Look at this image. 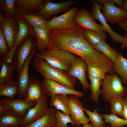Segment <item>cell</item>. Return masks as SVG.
Listing matches in <instances>:
<instances>
[{"label":"cell","mask_w":127,"mask_h":127,"mask_svg":"<svg viewBox=\"0 0 127 127\" xmlns=\"http://www.w3.org/2000/svg\"><path fill=\"white\" fill-rule=\"evenodd\" d=\"M122 8L127 12V0H124V3Z\"/></svg>","instance_id":"obj_44"},{"label":"cell","mask_w":127,"mask_h":127,"mask_svg":"<svg viewBox=\"0 0 127 127\" xmlns=\"http://www.w3.org/2000/svg\"><path fill=\"white\" fill-rule=\"evenodd\" d=\"M10 51L3 30L0 28V56L1 57L5 56L8 54Z\"/></svg>","instance_id":"obj_38"},{"label":"cell","mask_w":127,"mask_h":127,"mask_svg":"<svg viewBox=\"0 0 127 127\" xmlns=\"http://www.w3.org/2000/svg\"><path fill=\"white\" fill-rule=\"evenodd\" d=\"M16 125H12L8 126L7 127H16Z\"/></svg>","instance_id":"obj_47"},{"label":"cell","mask_w":127,"mask_h":127,"mask_svg":"<svg viewBox=\"0 0 127 127\" xmlns=\"http://www.w3.org/2000/svg\"><path fill=\"white\" fill-rule=\"evenodd\" d=\"M83 126L80 127L79 126H75V127H94L92 123H89L83 125Z\"/></svg>","instance_id":"obj_45"},{"label":"cell","mask_w":127,"mask_h":127,"mask_svg":"<svg viewBox=\"0 0 127 127\" xmlns=\"http://www.w3.org/2000/svg\"><path fill=\"white\" fill-rule=\"evenodd\" d=\"M118 24L120 27L127 32V18L122 20Z\"/></svg>","instance_id":"obj_41"},{"label":"cell","mask_w":127,"mask_h":127,"mask_svg":"<svg viewBox=\"0 0 127 127\" xmlns=\"http://www.w3.org/2000/svg\"><path fill=\"white\" fill-rule=\"evenodd\" d=\"M74 3L73 0L65 1L58 3L52 2L50 0H45L41 8L35 15L42 16L48 20L52 15L67 12Z\"/></svg>","instance_id":"obj_9"},{"label":"cell","mask_w":127,"mask_h":127,"mask_svg":"<svg viewBox=\"0 0 127 127\" xmlns=\"http://www.w3.org/2000/svg\"><path fill=\"white\" fill-rule=\"evenodd\" d=\"M84 111L88 116L90 121L94 127L105 126V122L103 119V116L98 112L97 110L94 109L93 111H91L84 108Z\"/></svg>","instance_id":"obj_33"},{"label":"cell","mask_w":127,"mask_h":127,"mask_svg":"<svg viewBox=\"0 0 127 127\" xmlns=\"http://www.w3.org/2000/svg\"><path fill=\"white\" fill-rule=\"evenodd\" d=\"M36 47V37L35 35H30L24 39L16 47L11 63L18 75L30 52Z\"/></svg>","instance_id":"obj_5"},{"label":"cell","mask_w":127,"mask_h":127,"mask_svg":"<svg viewBox=\"0 0 127 127\" xmlns=\"http://www.w3.org/2000/svg\"><path fill=\"white\" fill-rule=\"evenodd\" d=\"M77 11L76 7H73L63 14L47 20V29L49 30L65 31L75 28L77 25L74 17Z\"/></svg>","instance_id":"obj_6"},{"label":"cell","mask_w":127,"mask_h":127,"mask_svg":"<svg viewBox=\"0 0 127 127\" xmlns=\"http://www.w3.org/2000/svg\"><path fill=\"white\" fill-rule=\"evenodd\" d=\"M48 105L47 96L43 94L36 104L29 110L23 118L22 124L27 125L43 117L48 111Z\"/></svg>","instance_id":"obj_10"},{"label":"cell","mask_w":127,"mask_h":127,"mask_svg":"<svg viewBox=\"0 0 127 127\" xmlns=\"http://www.w3.org/2000/svg\"><path fill=\"white\" fill-rule=\"evenodd\" d=\"M113 0H109L104 3L101 8L103 14L107 22L111 24L119 23L122 20L127 18V12L114 4Z\"/></svg>","instance_id":"obj_12"},{"label":"cell","mask_w":127,"mask_h":127,"mask_svg":"<svg viewBox=\"0 0 127 127\" xmlns=\"http://www.w3.org/2000/svg\"><path fill=\"white\" fill-rule=\"evenodd\" d=\"M37 50L36 47L32 51L24 62L20 71L18 74V95L20 99H24L26 98V91L30 80L28 75L29 65L32 59L37 53Z\"/></svg>","instance_id":"obj_13"},{"label":"cell","mask_w":127,"mask_h":127,"mask_svg":"<svg viewBox=\"0 0 127 127\" xmlns=\"http://www.w3.org/2000/svg\"><path fill=\"white\" fill-rule=\"evenodd\" d=\"M102 115L105 122L110 124L114 127H123L127 125V122L126 120L114 114L103 113Z\"/></svg>","instance_id":"obj_34"},{"label":"cell","mask_w":127,"mask_h":127,"mask_svg":"<svg viewBox=\"0 0 127 127\" xmlns=\"http://www.w3.org/2000/svg\"><path fill=\"white\" fill-rule=\"evenodd\" d=\"M33 62L36 69L44 79L54 81L75 89L77 79L69 75L67 72L54 67L43 59L37 57L34 59Z\"/></svg>","instance_id":"obj_2"},{"label":"cell","mask_w":127,"mask_h":127,"mask_svg":"<svg viewBox=\"0 0 127 127\" xmlns=\"http://www.w3.org/2000/svg\"><path fill=\"white\" fill-rule=\"evenodd\" d=\"M56 127H67V124L71 123L72 126L76 125L75 122L71 119L70 115H66L60 111L56 109Z\"/></svg>","instance_id":"obj_37"},{"label":"cell","mask_w":127,"mask_h":127,"mask_svg":"<svg viewBox=\"0 0 127 127\" xmlns=\"http://www.w3.org/2000/svg\"><path fill=\"white\" fill-rule=\"evenodd\" d=\"M77 25L84 28L93 30L98 33L104 32L103 27L97 24L88 11L85 8H80L78 10L74 17Z\"/></svg>","instance_id":"obj_14"},{"label":"cell","mask_w":127,"mask_h":127,"mask_svg":"<svg viewBox=\"0 0 127 127\" xmlns=\"http://www.w3.org/2000/svg\"><path fill=\"white\" fill-rule=\"evenodd\" d=\"M123 97L114 99L109 103L110 104V111L111 113L123 119H124V116L123 113Z\"/></svg>","instance_id":"obj_36"},{"label":"cell","mask_w":127,"mask_h":127,"mask_svg":"<svg viewBox=\"0 0 127 127\" xmlns=\"http://www.w3.org/2000/svg\"><path fill=\"white\" fill-rule=\"evenodd\" d=\"M49 105L50 107H53L56 110L62 111L65 115H70L67 95L58 94L53 95L51 98Z\"/></svg>","instance_id":"obj_22"},{"label":"cell","mask_w":127,"mask_h":127,"mask_svg":"<svg viewBox=\"0 0 127 127\" xmlns=\"http://www.w3.org/2000/svg\"><path fill=\"white\" fill-rule=\"evenodd\" d=\"M14 17L18 24L19 29L14 45L9 52L12 56H13L16 47L24 39L30 35H35L33 28L26 22L20 14L17 13Z\"/></svg>","instance_id":"obj_18"},{"label":"cell","mask_w":127,"mask_h":127,"mask_svg":"<svg viewBox=\"0 0 127 127\" xmlns=\"http://www.w3.org/2000/svg\"><path fill=\"white\" fill-rule=\"evenodd\" d=\"M92 47L97 51L102 52L114 63L116 60L119 53L107 44L104 40H102Z\"/></svg>","instance_id":"obj_26"},{"label":"cell","mask_w":127,"mask_h":127,"mask_svg":"<svg viewBox=\"0 0 127 127\" xmlns=\"http://www.w3.org/2000/svg\"><path fill=\"white\" fill-rule=\"evenodd\" d=\"M94 4L92 7L91 15L95 20H98L101 24L104 31L108 33L111 37L113 42H118L121 44L122 48L124 47L123 36L119 35L114 31L104 17L100 10L102 6L94 1Z\"/></svg>","instance_id":"obj_15"},{"label":"cell","mask_w":127,"mask_h":127,"mask_svg":"<svg viewBox=\"0 0 127 127\" xmlns=\"http://www.w3.org/2000/svg\"><path fill=\"white\" fill-rule=\"evenodd\" d=\"M56 109L54 107L49 108L47 113L40 119L24 127H53L56 123Z\"/></svg>","instance_id":"obj_21"},{"label":"cell","mask_w":127,"mask_h":127,"mask_svg":"<svg viewBox=\"0 0 127 127\" xmlns=\"http://www.w3.org/2000/svg\"><path fill=\"white\" fill-rule=\"evenodd\" d=\"M87 71L88 75L91 77L100 78L103 79L104 78L106 73H108L112 74L115 72L108 68H100L90 66H87Z\"/></svg>","instance_id":"obj_35"},{"label":"cell","mask_w":127,"mask_h":127,"mask_svg":"<svg viewBox=\"0 0 127 127\" xmlns=\"http://www.w3.org/2000/svg\"><path fill=\"white\" fill-rule=\"evenodd\" d=\"M124 41V46L127 50V33L123 36Z\"/></svg>","instance_id":"obj_43"},{"label":"cell","mask_w":127,"mask_h":127,"mask_svg":"<svg viewBox=\"0 0 127 127\" xmlns=\"http://www.w3.org/2000/svg\"><path fill=\"white\" fill-rule=\"evenodd\" d=\"M125 96L127 97V86L125 87Z\"/></svg>","instance_id":"obj_46"},{"label":"cell","mask_w":127,"mask_h":127,"mask_svg":"<svg viewBox=\"0 0 127 127\" xmlns=\"http://www.w3.org/2000/svg\"><path fill=\"white\" fill-rule=\"evenodd\" d=\"M45 0H17L15 6L20 14L35 15L42 7Z\"/></svg>","instance_id":"obj_19"},{"label":"cell","mask_w":127,"mask_h":127,"mask_svg":"<svg viewBox=\"0 0 127 127\" xmlns=\"http://www.w3.org/2000/svg\"><path fill=\"white\" fill-rule=\"evenodd\" d=\"M15 69L11 63L0 60V84L13 80V73Z\"/></svg>","instance_id":"obj_28"},{"label":"cell","mask_w":127,"mask_h":127,"mask_svg":"<svg viewBox=\"0 0 127 127\" xmlns=\"http://www.w3.org/2000/svg\"></svg>","instance_id":"obj_49"},{"label":"cell","mask_w":127,"mask_h":127,"mask_svg":"<svg viewBox=\"0 0 127 127\" xmlns=\"http://www.w3.org/2000/svg\"><path fill=\"white\" fill-rule=\"evenodd\" d=\"M113 66L115 72L119 75L123 85L127 86V59L123 56L121 52L119 53Z\"/></svg>","instance_id":"obj_23"},{"label":"cell","mask_w":127,"mask_h":127,"mask_svg":"<svg viewBox=\"0 0 127 127\" xmlns=\"http://www.w3.org/2000/svg\"><path fill=\"white\" fill-rule=\"evenodd\" d=\"M19 93L18 82L13 80L9 82L0 84V95L13 98Z\"/></svg>","instance_id":"obj_29"},{"label":"cell","mask_w":127,"mask_h":127,"mask_svg":"<svg viewBox=\"0 0 127 127\" xmlns=\"http://www.w3.org/2000/svg\"><path fill=\"white\" fill-rule=\"evenodd\" d=\"M9 110L11 111L23 118L29 110L34 107L37 102H30L25 99L13 98L1 99Z\"/></svg>","instance_id":"obj_17"},{"label":"cell","mask_w":127,"mask_h":127,"mask_svg":"<svg viewBox=\"0 0 127 127\" xmlns=\"http://www.w3.org/2000/svg\"><path fill=\"white\" fill-rule=\"evenodd\" d=\"M36 57L42 59L51 65L67 72L77 58L64 50L48 48L37 53Z\"/></svg>","instance_id":"obj_3"},{"label":"cell","mask_w":127,"mask_h":127,"mask_svg":"<svg viewBox=\"0 0 127 127\" xmlns=\"http://www.w3.org/2000/svg\"><path fill=\"white\" fill-rule=\"evenodd\" d=\"M41 81L33 75L30 78V82L26 91V100L37 102L43 94L41 89Z\"/></svg>","instance_id":"obj_20"},{"label":"cell","mask_w":127,"mask_h":127,"mask_svg":"<svg viewBox=\"0 0 127 127\" xmlns=\"http://www.w3.org/2000/svg\"><path fill=\"white\" fill-rule=\"evenodd\" d=\"M23 118L11 111H8L0 115L1 127L22 124Z\"/></svg>","instance_id":"obj_25"},{"label":"cell","mask_w":127,"mask_h":127,"mask_svg":"<svg viewBox=\"0 0 127 127\" xmlns=\"http://www.w3.org/2000/svg\"><path fill=\"white\" fill-rule=\"evenodd\" d=\"M87 65L85 61L81 58H77L67 72L68 74L79 81L84 91H87L90 84L87 79L86 73Z\"/></svg>","instance_id":"obj_16"},{"label":"cell","mask_w":127,"mask_h":127,"mask_svg":"<svg viewBox=\"0 0 127 127\" xmlns=\"http://www.w3.org/2000/svg\"><path fill=\"white\" fill-rule=\"evenodd\" d=\"M0 28L3 30L7 45L10 50L13 47L18 33V24L14 17H6L0 22Z\"/></svg>","instance_id":"obj_11"},{"label":"cell","mask_w":127,"mask_h":127,"mask_svg":"<svg viewBox=\"0 0 127 127\" xmlns=\"http://www.w3.org/2000/svg\"><path fill=\"white\" fill-rule=\"evenodd\" d=\"M20 15L26 22L33 28H39L48 29L47 27V20L43 17L34 14Z\"/></svg>","instance_id":"obj_31"},{"label":"cell","mask_w":127,"mask_h":127,"mask_svg":"<svg viewBox=\"0 0 127 127\" xmlns=\"http://www.w3.org/2000/svg\"><path fill=\"white\" fill-rule=\"evenodd\" d=\"M17 0H0V11L6 17H14L17 13L15 4Z\"/></svg>","instance_id":"obj_32"},{"label":"cell","mask_w":127,"mask_h":127,"mask_svg":"<svg viewBox=\"0 0 127 127\" xmlns=\"http://www.w3.org/2000/svg\"><path fill=\"white\" fill-rule=\"evenodd\" d=\"M106 127L105 126H104V127ZM109 127H113L111 125L110 126H109Z\"/></svg>","instance_id":"obj_48"},{"label":"cell","mask_w":127,"mask_h":127,"mask_svg":"<svg viewBox=\"0 0 127 127\" xmlns=\"http://www.w3.org/2000/svg\"><path fill=\"white\" fill-rule=\"evenodd\" d=\"M68 97L70 115L71 119L75 123L76 126L88 124L90 121L84 114L83 103L75 95H69Z\"/></svg>","instance_id":"obj_8"},{"label":"cell","mask_w":127,"mask_h":127,"mask_svg":"<svg viewBox=\"0 0 127 127\" xmlns=\"http://www.w3.org/2000/svg\"><path fill=\"white\" fill-rule=\"evenodd\" d=\"M102 86L101 95L107 103H109L114 99L125 96V87L115 72L112 74H106Z\"/></svg>","instance_id":"obj_4"},{"label":"cell","mask_w":127,"mask_h":127,"mask_svg":"<svg viewBox=\"0 0 127 127\" xmlns=\"http://www.w3.org/2000/svg\"><path fill=\"white\" fill-rule=\"evenodd\" d=\"M113 0L115 3L119 7L122 8L124 3V0Z\"/></svg>","instance_id":"obj_42"},{"label":"cell","mask_w":127,"mask_h":127,"mask_svg":"<svg viewBox=\"0 0 127 127\" xmlns=\"http://www.w3.org/2000/svg\"><path fill=\"white\" fill-rule=\"evenodd\" d=\"M83 35L87 43L92 47L102 40H105L107 37V34L104 32L99 33L92 30L85 28H84Z\"/></svg>","instance_id":"obj_27"},{"label":"cell","mask_w":127,"mask_h":127,"mask_svg":"<svg viewBox=\"0 0 127 127\" xmlns=\"http://www.w3.org/2000/svg\"><path fill=\"white\" fill-rule=\"evenodd\" d=\"M84 28L77 25L69 30H49L48 49L65 50L83 59L87 66L111 68L113 63L89 44L83 35Z\"/></svg>","instance_id":"obj_1"},{"label":"cell","mask_w":127,"mask_h":127,"mask_svg":"<svg viewBox=\"0 0 127 127\" xmlns=\"http://www.w3.org/2000/svg\"><path fill=\"white\" fill-rule=\"evenodd\" d=\"M88 78L90 81V85L89 87L91 91L90 99L96 103L99 101V97L101 95L103 79L100 78L92 77L88 75Z\"/></svg>","instance_id":"obj_30"},{"label":"cell","mask_w":127,"mask_h":127,"mask_svg":"<svg viewBox=\"0 0 127 127\" xmlns=\"http://www.w3.org/2000/svg\"><path fill=\"white\" fill-rule=\"evenodd\" d=\"M33 28L36 38L37 50L40 52L47 49L49 30L40 28Z\"/></svg>","instance_id":"obj_24"},{"label":"cell","mask_w":127,"mask_h":127,"mask_svg":"<svg viewBox=\"0 0 127 127\" xmlns=\"http://www.w3.org/2000/svg\"><path fill=\"white\" fill-rule=\"evenodd\" d=\"M123 115L124 119L127 122V97L124 96L123 98Z\"/></svg>","instance_id":"obj_39"},{"label":"cell","mask_w":127,"mask_h":127,"mask_svg":"<svg viewBox=\"0 0 127 127\" xmlns=\"http://www.w3.org/2000/svg\"><path fill=\"white\" fill-rule=\"evenodd\" d=\"M8 110L6 105L1 99L0 100V115L4 113Z\"/></svg>","instance_id":"obj_40"},{"label":"cell","mask_w":127,"mask_h":127,"mask_svg":"<svg viewBox=\"0 0 127 127\" xmlns=\"http://www.w3.org/2000/svg\"><path fill=\"white\" fill-rule=\"evenodd\" d=\"M41 89L43 94L50 98L58 94L73 95L79 98L85 96L84 94L81 91L71 88L54 81L44 79L41 81Z\"/></svg>","instance_id":"obj_7"}]
</instances>
